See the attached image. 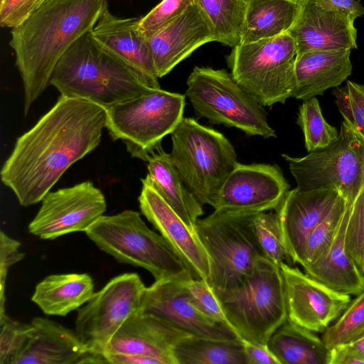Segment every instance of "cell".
Instances as JSON below:
<instances>
[{"instance_id": "cell-43", "label": "cell", "mask_w": 364, "mask_h": 364, "mask_svg": "<svg viewBox=\"0 0 364 364\" xmlns=\"http://www.w3.org/2000/svg\"><path fill=\"white\" fill-rule=\"evenodd\" d=\"M242 343L247 364H279L267 345L243 340Z\"/></svg>"}, {"instance_id": "cell-25", "label": "cell", "mask_w": 364, "mask_h": 364, "mask_svg": "<svg viewBox=\"0 0 364 364\" xmlns=\"http://www.w3.org/2000/svg\"><path fill=\"white\" fill-rule=\"evenodd\" d=\"M349 205L339 230L328 250L316 260L304 267L305 273L339 292L358 295L364 289V274L345 247L346 228Z\"/></svg>"}, {"instance_id": "cell-15", "label": "cell", "mask_w": 364, "mask_h": 364, "mask_svg": "<svg viewBox=\"0 0 364 364\" xmlns=\"http://www.w3.org/2000/svg\"><path fill=\"white\" fill-rule=\"evenodd\" d=\"M284 284L287 319L315 333H323L350 302L336 291L286 263L279 266Z\"/></svg>"}, {"instance_id": "cell-18", "label": "cell", "mask_w": 364, "mask_h": 364, "mask_svg": "<svg viewBox=\"0 0 364 364\" xmlns=\"http://www.w3.org/2000/svg\"><path fill=\"white\" fill-rule=\"evenodd\" d=\"M141 183L138 198L141 213L186 264L192 277L208 281L209 257L196 229L181 219L146 178Z\"/></svg>"}, {"instance_id": "cell-29", "label": "cell", "mask_w": 364, "mask_h": 364, "mask_svg": "<svg viewBox=\"0 0 364 364\" xmlns=\"http://www.w3.org/2000/svg\"><path fill=\"white\" fill-rule=\"evenodd\" d=\"M299 9L298 0H247L240 44L287 33Z\"/></svg>"}, {"instance_id": "cell-33", "label": "cell", "mask_w": 364, "mask_h": 364, "mask_svg": "<svg viewBox=\"0 0 364 364\" xmlns=\"http://www.w3.org/2000/svg\"><path fill=\"white\" fill-rule=\"evenodd\" d=\"M296 123L303 132L309 153L328 146L339 135L338 130L325 120L315 97L304 100L299 109Z\"/></svg>"}, {"instance_id": "cell-17", "label": "cell", "mask_w": 364, "mask_h": 364, "mask_svg": "<svg viewBox=\"0 0 364 364\" xmlns=\"http://www.w3.org/2000/svg\"><path fill=\"white\" fill-rule=\"evenodd\" d=\"M296 19L288 31L297 55L309 51L357 48L355 19L323 0H298Z\"/></svg>"}, {"instance_id": "cell-2", "label": "cell", "mask_w": 364, "mask_h": 364, "mask_svg": "<svg viewBox=\"0 0 364 364\" xmlns=\"http://www.w3.org/2000/svg\"><path fill=\"white\" fill-rule=\"evenodd\" d=\"M106 4L107 0H48L11 28L9 46L23 82L25 116L50 85L61 58L92 31Z\"/></svg>"}, {"instance_id": "cell-16", "label": "cell", "mask_w": 364, "mask_h": 364, "mask_svg": "<svg viewBox=\"0 0 364 364\" xmlns=\"http://www.w3.org/2000/svg\"><path fill=\"white\" fill-rule=\"evenodd\" d=\"M139 311L162 319L192 336L225 341H242L230 327L210 320L193 305L183 282L155 280L146 287Z\"/></svg>"}, {"instance_id": "cell-27", "label": "cell", "mask_w": 364, "mask_h": 364, "mask_svg": "<svg viewBox=\"0 0 364 364\" xmlns=\"http://www.w3.org/2000/svg\"><path fill=\"white\" fill-rule=\"evenodd\" d=\"M147 162L145 178L181 219L196 230L197 220L203 214V205L182 181L169 154L161 146L151 154Z\"/></svg>"}, {"instance_id": "cell-4", "label": "cell", "mask_w": 364, "mask_h": 364, "mask_svg": "<svg viewBox=\"0 0 364 364\" xmlns=\"http://www.w3.org/2000/svg\"><path fill=\"white\" fill-rule=\"evenodd\" d=\"M215 292L230 327L241 340L267 345L287 319L280 267L266 257L257 259L252 272L240 284Z\"/></svg>"}, {"instance_id": "cell-36", "label": "cell", "mask_w": 364, "mask_h": 364, "mask_svg": "<svg viewBox=\"0 0 364 364\" xmlns=\"http://www.w3.org/2000/svg\"><path fill=\"white\" fill-rule=\"evenodd\" d=\"M0 364H15L31 339L33 326L5 314L0 317Z\"/></svg>"}, {"instance_id": "cell-1", "label": "cell", "mask_w": 364, "mask_h": 364, "mask_svg": "<svg viewBox=\"0 0 364 364\" xmlns=\"http://www.w3.org/2000/svg\"><path fill=\"white\" fill-rule=\"evenodd\" d=\"M107 109L60 95L36 124L20 136L1 170V179L22 206L41 201L64 173L101 141Z\"/></svg>"}, {"instance_id": "cell-39", "label": "cell", "mask_w": 364, "mask_h": 364, "mask_svg": "<svg viewBox=\"0 0 364 364\" xmlns=\"http://www.w3.org/2000/svg\"><path fill=\"white\" fill-rule=\"evenodd\" d=\"M183 284L191 302L203 315L230 327L222 305L208 281L193 278Z\"/></svg>"}, {"instance_id": "cell-26", "label": "cell", "mask_w": 364, "mask_h": 364, "mask_svg": "<svg viewBox=\"0 0 364 364\" xmlns=\"http://www.w3.org/2000/svg\"><path fill=\"white\" fill-rule=\"evenodd\" d=\"M94 283L85 273L50 274L37 284L31 300L47 315L65 316L93 296Z\"/></svg>"}, {"instance_id": "cell-30", "label": "cell", "mask_w": 364, "mask_h": 364, "mask_svg": "<svg viewBox=\"0 0 364 364\" xmlns=\"http://www.w3.org/2000/svg\"><path fill=\"white\" fill-rule=\"evenodd\" d=\"M176 364H247L241 341H225L192 335L173 349Z\"/></svg>"}, {"instance_id": "cell-11", "label": "cell", "mask_w": 364, "mask_h": 364, "mask_svg": "<svg viewBox=\"0 0 364 364\" xmlns=\"http://www.w3.org/2000/svg\"><path fill=\"white\" fill-rule=\"evenodd\" d=\"M282 156L300 190L334 189L351 205L364 189V141L344 120L328 146L302 157Z\"/></svg>"}, {"instance_id": "cell-32", "label": "cell", "mask_w": 364, "mask_h": 364, "mask_svg": "<svg viewBox=\"0 0 364 364\" xmlns=\"http://www.w3.org/2000/svg\"><path fill=\"white\" fill-rule=\"evenodd\" d=\"M349 205L341 196L329 214L309 233L297 262L302 267L323 255L332 244Z\"/></svg>"}, {"instance_id": "cell-28", "label": "cell", "mask_w": 364, "mask_h": 364, "mask_svg": "<svg viewBox=\"0 0 364 364\" xmlns=\"http://www.w3.org/2000/svg\"><path fill=\"white\" fill-rule=\"evenodd\" d=\"M314 333L287 319L267 346L279 364H329L331 348Z\"/></svg>"}, {"instance_id": "cell-42", "label": "cell", "mask_w": 364, "mask_h": 364, "mask_svg": "<svg viewBox=\"0 0 364 364\" xmlns=\"http://www.w3.org/2000/svg\"><path fill=\"white\" fill-rule=\"evenodd\" d=\"M36 0H0V25L14 28L35 11Z\"/></svg>"}, {"instance_id": "cell-47", "label": "cell", "mask_w": 364, "mask_h": 364, "mask_svg": "<svg viewBox=\"0 0 364 364\" xmlns=\"http://www.w3.org/2000/svg\"><path fill=\"white\" fill-rule=\"evenodd\" d=\"M348 344L364 358V333Z\"/></svg>"}, {"instance_id": "cell-3", "label": "cell", "mask_w": 364, "mask_h": 364, "mask_svg": "<svg viewBox=\"0 0 364 364\" xmlns=\"http://www.w3.org/2000/svg\"><path fill=\"white\" fill-rule=\"evenodd\" d=\"M50 85L62 96L85 100L106 109L156 89L97 43L90 32L63 55L53 73Z\"/></svg>"}, {"instance_id": "cell-5", "label": "cell", "mask_w": 364, "mask_h": 364, "mask_svg": "<svg viewBox=\"0 0 364 364\" xmlns=\"http://www.w3.org/2000/svg\"><path fill=\"white\" fill-rule=\"evenodd\" d=\"M85 233L102 251L120 263L145 269L155 280L193 278L172 247L146 225L139 212L102 215Z\"/></svg>"}, {"instance_id": "cell-7", "label": "cell", "mask_w": 364, "mask_h": 364, "mask_svg": "<svg viewBox=\"0 0 364 364\" xmlns=\"http://www.w3.org/2000/svg\"><path fill=\"white\" fill-rule=\"evenodd\" d=\"M186 84V95L198 118L235 127L247 136L276 137L263 106L225 70L196 66Z\"/></svg>"}, {"instance_id": "cell-23", "label": "cell", "mask_w": 364, "mask_h": 364, "mask_svg": "<svg viewBox=\"0 0 364 364\" xmlns=\"http://www.w3.org/2000/svg\"><path fill=\"white\" fill-rule=\"evenodd\" d=\"M188 335L162 319L138 311L115 333L105 354H138L156 358L162 364H176L174 347Z\"/></svg>"}, {"instance_id": "cell-22", "label": "cell", "mask_w": 364, "mask_h": 364, "mask_svg": "<svg viewBox=\"0 0 364 364\" xmlns=\"http://www.w3.org/2000/svg\"><path fill=\"white\" fill-rule=\"evenodd\" d=\"M31 339L15 364L107 363L102 355L90 351L75 331L43 317L33 318Z\"/></svg>"}, {"instance_id": "cell-34", "label": "cell", "mask_w": 364, "mask_h": 364, "mask_svg": "<svg viewBox=\"0 0 364 364\" xmlns=\"http://www.w3.org/2000/svg\"><path fill=\"white\" fill-rule=\"evenodd\" d=\"M252 228L257 242L266 257L279 267L282 263L294 265V262L285 244L277 212L270 210L256 214L252 218Z\"/></svg>"}, {"instance_id": "cell-31", "label": "cell", "mask_w": 364, "mask_h": 364, "mask_svg": "<svg viewBox=\"0 0 364 364\" xmlns=\"http://www.w3.org/2000/svg\"><path fill=\"white\" fill-rule=\"evenodd\" d=\"M212 26L215 41L234 48L240 43L247 0H196Z\"/></svg>"}, {"instance_id": "cell-35", "label": "cell", "mask_w": 364, "mask_h": 364, "mask_svg": "<svg viewBox=\"0 0 364 364\" xmlns=\"http://www.w3.org/2000/svg\"><path fill=\"white\" fill-rule=\"evenodd\" d=\"M364 333V289L350 301L336 321L323 333L322 341L329 348L348 344Z\"/></svg>"}, {"instance_id": "cell-48", "label": "cell", "mask_w": 364, "mask_h": 364, "mask_svg": "<svg viewBox=\"0 0 364 364\" xmlns=\"http://www.w3.org/2000/svg\"><path fill=\"white\" fill-rule=\"evenodd\" d=\"M48 1V0H36L35 4V11Z\"/></svg>"}, {"instance_id": "cell-40", "label": "cell", "mask_w": 364, "mask_h": 364, "mask_svg": "<svg viewBox=\"0 0 364 364\" xmlns=\"http://www.w3.org/2000/svg\"><path fill=\"white\" fill-rule=\"evenodd\" d=\"M196 0H162L139 18V29L149 38L180 16Z\"/></svg>"}, {"instance_id": "cell-24", "label": "cell", "mask_w": 364, "mask_h": 364, "mask_svg": "<svg viewBox=\"0 0 364 364\" xmlns=\"http://www.w3.org/2000/svg\"><path fill=\"white\" fill-rule=\"evenodd\" d=\"M350 51L314 50L296 55L291 97L305 100L338 87L352 73Z\"/></svg>"}, {"instance_id": "cell-21", "label": "cell", "mask_w": 364, "mask_h": 364, "mask_svg": "<svg viewBox=\"0 0 364 364\" xmlns=\"http://www.w3.org/2000/svg\"><path fill=\"white\" fill-rule=\"evenodd\" d=\"M139 18L113 15L106 4L90 31L102 47L134 68L153 88H160L147 38L139 29Z\"/></svg>"}, {"instance_id": "cell-6", "label": "cell", "mask_w": 364, "mask_h": 364, "mask_svg": "<svg viewBox=\"0 0 364 364\" xmlns=\"http://www.w3.org/2000/svg\"><path fill=\"white\" fill-rule=\"evenodd\" d=\"M171 161L201 205L213 206L238 161L235 150L220 132L183 117L171 133Z\"/></svg>"}, {"instance_id": "cell-13", "label": "cell", "mask_w": 364, "mask_h": 364, "mask_svg": "<svg viewBox=\"0 0 364 364\" xmlns=\"http://www.w3.org/2000/svg\"><path fill=\"white\" fill-rule=\"evenodd\" d=\"M28 225V231L43 240H54L85 232L104 214L107 203L102 192L90 181L48 192Z\"/></svg>"}, {"instance_id": "cell-37", "label": "cell", "mask_w": 364, "mask_h": 364, "mask_svg": "<svg viewBox=\"0 0 364 364\" xmlns=\"http://www.w3.org/2000/svg\"><path fill=\"white\" fill-rule=\"evenodd\" d=\"M336 105L344 121L364 141V85L348 80L333 90Z\"/></svg>"}, {"instance_id": "cell-20", "label": "cell", "mask_w": 364, "mask_h": 364, "mask_svg": "<svg viewBox=\"0 0 364 364\" xmlns=\"http://www.w3.org/2000/svg\"><path fill=\"white\" fill-rule=\"evenodd\" d=\"M341 196L331 188L287 192L276 210L289 253L297 262L309 233L329 214Z\"/></svg>"}, {"instance_id": "cell-10", "label": "cell", "mask_w": 364, "mask_h": 364, "mask_svg": "<svg viewBox=\"0 0 364 364\" xmlns=\"http://www.w3.org/2000/svg\"><path fill=\"white\" fill-rule=\"evenodd\" d=\"M256 214L215 211L196 225L210 261L208 282L215 291L240 284L265 257L256 239L252 218Z\"/></svg>"}, {"instance_id": "cell-44", "label": "cell", "mask_w": 364, "mask_h": 364, "mask_svg": "<svg viewBox=\"0 0 364 364\" xmlns=\"http://www.w3.org/2000/svg\"><path fill=\"white\" fill-rule=\"evenodd\" d=\"M364 364V358L348 344L331 348L329 364Z\"/></svg>"}, {"instance_id": "cell-12", "label": "cell", "mask_w": 364, "mask_h": 364, "mask_svg": "<svg viewBox=\"0 0 364 364\" xmlns=\"http://www.w3.org/2000/svg\"><path fill=\"white\" fill-rule=\"evenodd\" d=\"M146 289L136 273H124L109 280L77 309L75 331L87 348L104 355L115 333L139 311Z\"/></svg>"}, {"instance_id": "cell-14", "label": "cell", "mask_w": 364, "mask_h": 364, "mask_svg": "<svg viewBox=\"0 0 364 364\" xmlns=\"http://www.w3.org/2000/svg\"><path fill=\"white\" fill-rule=\"evenodd\" d=\"M289 185L277 165L237 163L223 183L215 211L257 214L277 210Z\"/></svg>"}, {"instance_id": "cell-41", "label": "cell", "mask_w": 364, "mask_h": 364, "mask_svg": "<svg viewBox=\"0 0 364 364\" xmlns=\"http://www.w3.org/2000/svg\"><path fill=\"white\" fill-rule=\"evenodd\" d=\"M21 243L0 232V317L5 315V287L10 267L21 260L25 255L20 250Z\"/></svg>"}, {"instance_id": "cell-8", "label": "cell", "mask_w": 364, "mask_h": 364, "mask_svg": "<svg viewBox=\"0 0 364 364\" xmlns=\"http://www.w3.org/2000/svg\"><path fill=\"white\" fill-rule=\"evenodd\" d=\"M296 55L294 39L284 33L239 44L226 61L235 82L263 107H272L292 95Z\"/></svg>"}, {"instance_id": "cell-46", "label": "cell", "mask_w": 364, "mask_h": 364, "mask_svg": "<svg viewBox=\"0 0 364 364\" xmlns=\"http://www.w3.org/2000/svg\"><path fill=\"white\" fill-rule=\"evenodd\" d=\"M331 6L351 16L354 19L364 15L360 0H323Z\"/></svg>"}, {"instance_id": "cell-45", "label": "cell", "mask_w": 364, "mask_h": 364, "mask_svg": "<svg viewBox=\"0 0 364 364\" xmlns=\"http://www.w3.org/2000/svg\"><path fill=\"white\" fill-rule=\"evenodd\" d=\"M104 356L109 364H162L156 358L138 354L107 353Z\"/></svg>"}, {"instance_id": "cell-19", "label": "cell", "mask_w": 364, "mask_h": 364, "mask_svg": "<svg viewBox=\"0 0 364 364\" xmlns=\"http://www.w3.org/2000/svg\"><path fill=\"white\" fill-rule=\"evenodd\" d=\"M147 41L156 76L160 78L198 48L215 38L210 22L196 1Z\"/></svg>"}, {"instance_id": "cell-38", "label": "cell", "mask_w": 364, "mask_h": 364, "mask_svg": "<svg viewBox=\"0 0 364 364\" xmlns=\"http://www.w3.org/2000/svg\"><path fill=\"white\" fill-rule=\"evenodd\" d=\"M345 247L364 274V189L350 205L346 228Z\"/></svg>"}, {"instance_id": "cell-9", "label": "cell", "mask_w": 364, "mask_h": 364, "mask_svg": "<svg viewBox=\"0 0 364 364\" xmlns=\"http://www.w3.org/2000/svg\"><path fill=\"white\" fill-rule=\"evenodd\" d=\"M185 105L184 95L156 88L107 109L105 128L132 157L147 161L183 118Z\"/></svg>"}]
</instances>
